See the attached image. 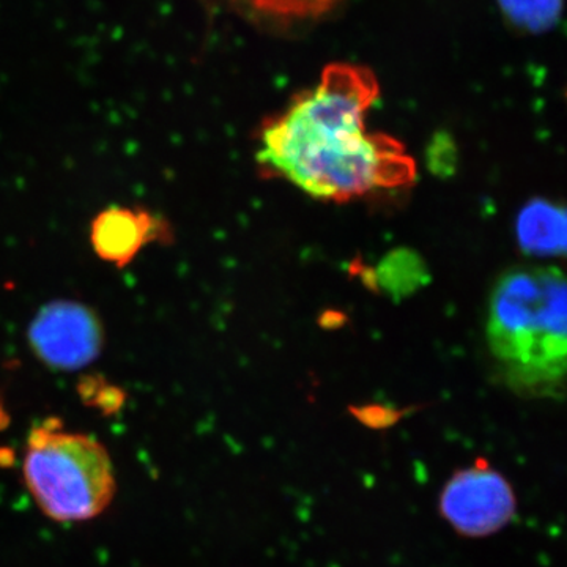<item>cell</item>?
I'll return each mask as SVG.
<instances>
[{"instance_id":"1","label":"cell","mask_w":567,"mask_h":567,"mask_svg":"<svg viewBox=\"0 0 567 567\" xmlns=\"http://www.w3.org/2000/svg\"><path fill=\"white\" fill-rule=\"evenodd\" d=\"M379 95L368 66L331 63L319 84L297 93L259 126L260 173L330 203L413 185L416 163L404 144L368 130L365 117Z\"/></svg>"},{"instance_id":"2","label":"cell","mask_w":567,"mask_h":567,"mask_svg":"<svg viewBox=\"0 0 567 567\" xmlns=\"http://www.w3.org/2000/svg\"><path fill=\"white\" fill-rule=\"evenodd\" d=\"M487 344L507 386L529 398H557L566 377V279L554 267H522L496 281Z\"/></svg>"},{"instance_id":"3","label":"cell","mask_w":567,"mask_h":567,"mask_svg":"<svg viewBox=\"0 0 567 567\" xmlns=\"http://www.w3.org/2000/svg\"><path fill=\"white\" fill-rule=\"evenodd\" d=\"M22 473L40 509L59 522L91 520L115 495L106 447L91 435L63 431L52 417L29 434Z\"/></svg>"},{"instance_id":"4","label":"cell","mask_w":567,"mask_h":567,"mask_svg":"<svg viewBox=\"0 0 567 567\" xmlns=\"http://www.w3.org/2000/svg\"><path fill=\"white\" fill-rule=\"evenodd\" d=\"M33 354L55 371H80L103 352L102 319L81 301L59 300L44 305L28 330Z\"/></svg>"},{"instance_id":"5","label":"cell","mask_w":567,"mask_h":567,"mask_svg":"<svg viewBox=\"0 0 567 567\" xmlns=\"http://www.w3.org/2000/svg\"><path fill=\"white\" fill-rule=\"evenodd\" d=\"M516 509L509 481L484 461L454 473L440 496L442 516L466 537L495 535L509 525Z\"/></svg>"},{"instance_id":"6","label":"cell","mask_w":567,"mask_h":567,"mask_svg":"<svg viewBox=\"0 0 567 567\" xmlns=\"http://www.w3.org/2000/svg\"><path fill=\"white\" fill-rule=\"evenodd\" d=\"M169 224L142 208L110 207L95 216L91 227L93 251L104 262L123 268L145 245L173 241Z\"/></svg>"},{"instance_id":"7","label":"cell","mask_w":567,"mask_h":567,"mask_svg":"<svg viewBox=\"0 0 567 567\" xmlns=\"http://www.w3.org/2000/svg\"><path fill=\"white\" fill-rule=\"evenodd\" d=\"M517 240L529 256L555 257L566 251V212L548 200H533L518 213Z\"/></svg>"},{"instance_id":"8","label":"cell","mask_w":567,"mask_h":567,"mask_svg":"<svg viewBox=\"0 0 567 567\" xmlns=\"http://www.w3.org/2000/svg\"><path fill=\"white\" fill-rule=\"evenodd\" d=\"M511 24L520 31L544 33L557 24L563 0H496Z\"/></svg>"},{"instance_id":"9","label":"cell","mask_w":567,"mask_h":567,"mask_svg":"<svg viewBox=\"0 0 567 567\" xmlns=\"http://www.w3.org/2000/svg\"><path fill=\"white\" fill-rule=\"evenodd\" d=\"M230 2L275 20H311L328 13L339 0H230Z\"/></svg>"}]
</instances>
